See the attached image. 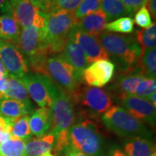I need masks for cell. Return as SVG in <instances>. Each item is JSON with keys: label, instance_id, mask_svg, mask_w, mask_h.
<instances>
[{"label": "cell", "instance_id": "obj_34", "mask_svg": "<svg viewBox=\"0 0 156 156\" xmlns=\"http://www.w3.org/2000/svg\"><path fill=\"white\" fill-rule=\"evenodd\" d=\"M11 126L12 119L0 114V143L10 137Z\"/></svg>", "mask_w": 156, "mask_h": 156}, {"label": "cell", "instance_id": "obj_28", "mask_svg": "<svg viewBox=\"0 0 156 156\" xmlns=\"http://www.w3.org/2000/svg\"><path fill=\"white\" fill-rule=\"evenodd\" d=\"M0 156H28L25 150V142L10 136L0 143Z\"/></svg>", "mask_w": 156, "mask_h": 156}, {"label": "cell", "instance_id": "obj_22", "mask_svg": "<svg viewBox=\"0 0 156 156\" xmlns=\"http://www.w3.org/2000/svg\"><path fill=\"white\" fill-rule=\"evenodd\" d=\"M21 28L14 16L3 15L0 16V39L16 45Z\"/></svg>", "mask_w": 156, "mask_h": 156}, {"label": "cell", "instance_id": "obj_2", "mask_svg": "<svg viewBox=\"0 0 156 156\" xmlns=\"http://www.w3.org/2000/svg\"><path fill=\"white\" fill-rule=\"evenodd\" d=\"M17 46L26 58L31 73L48 76L46 62L50 54L46 29L35 27L21 28Z\"/></svg>", "mask_w": 156, "mask_h": 156}, {"label": "cell", "instance_id": "obj_9", "mask_svg": "<svg viewBox=\"0 0 156 156\" xmlns=\"http://www.w3.org/2000/svg\"><path fill=\"white\" fill-rule=\"evenodd\" d=\"M141 68L137 65L133 69L124 73H116L114 78L106 87V90L115 101L134 95L136 89L144 78Z\"/></svg>", "mask_w": 156, "mask_h": 156}, {"label": "cell", "instance_id": "obj_15", "mask_svg": "<svg viewBox=\"0 0 156 156\" xmlns=\"http://www.w3.org/2000/svg\"><path fill=\"white\" fill-rule=\"evenodd\" d=\"M28 91L29 96L39 106L51 107V99L46 87L43 83L38 74L28 73L20 78Z\"/></svg>", "mask_w": 156, "mask_h": 156}, {"label": "cell", "instance_id": "obj_33", "mask_svg": "<svg viewBox=\"0 0 156 156\" xmlns=\"http://www.w3.org/2000/svg\"><path fill=\"white\" fill-rule=\"evenodd\" d=\"M134 23L142 29L147 28L153 24L151 16L145 5L141 7L134 15Z\"/></svg>", "mask_w": 156, "mask_h": 156}, {"label": "cell", "instance_id": "obj_43", "mask_svg": "<svg viewBox=\"0 0 156 156\" xmlns=\"http://www.w3.org/2000/svg\"><path fill=\"white\" fill-rule=\"evenodd\" d=\"M52 1H53V0H44L45 7H46V14H48V10H49Z\"/></svg>", "mask_w": 156, "mask_h": 156}, {"label": "cell", "instance_id": "obj_44", "mask_svg": "<svg viewBox=\"0 0 156 156\" xmlns=\"http://www.w3.org/2000/svg\"><path fill=\"white\" fill-rule=\"evenodd\" d=\"M41 156H55L54 155H53L51 152H47V153L43 154V155Z\"/></svg>", "mask_w": 156, "mask_h": 156}, {"label": "cell", "instance_id": "obj_4", "mask_svg": "<svg viewBox=\"0 0 156 156\" xmlns=\"http://www.w3.org/2000/svg\"><path fill=\"white\" fill-rule=\"evenodd\" d=\"M70 144L87 156H104L105 138L97 121L77 120L68 130Z\"/></svg>", "mask_w": 156, "mask_h": 156}, {"label": "cell", "instance_id": "obj_26", "mask_svg": "<svg viewBox=\"0 0 156 156\" xmlns=\"http://www.w3.org/2000/svg\"><path fill=\"white\" fill-rule=\"evenodd\" d=\"M101 10L105 13L108 21H113L128 15L122 0H102Z\"/></svg>", "mask_w": 156, "mask_h": 156}, {"label": "cell", "instance_id": "obj_5", "mask_svg": "<svg viewBox=\"0 0 156 156\" xmlns=\"http://www.w3.org/2000/svg\"><path fill=\"white\" fill-rule=\"evenodd\" d=\"M77 112V120L98 121L113 106L114 101L106 89L82 85L71 96Z\"/></svg>", "mask_w": 156, "mask_h": 156}, {"label": "cell", "instance_id": "obj_36", "mask_svg": "<svg viewBox=\"0 0 156 156\" xmlns=\"http://www.w3.org/2000/svg\"><path fill=\"white\" fill-rule=\"evenodd\" d=\"M0 12L3 15L14 16L13 9L9 0H0Z\"/></svg>", "mask_w": 156, "mask_h": 156}, {"label": "cell", "instance_id": "obj_31", "mask_svg": "<svg viewBox=\"0 0 156 156\" xmlns=\"http://www.w3.org/2000/svg\"><path fill=\"white\" fill-rule=\"evenodd\" d=\"M156 88V80L155 79L149 77H145L139 84L136 87L134 95L135 96L146 98L151 95L152 93H155Z\"/></svg>", "mask_w": 156, "mask_h": 156}, {"label": "cell", "instance_id": "obj_12", "mask_svg": "<svg viewBox=\"0 0 156 156\" xmlns=\"http://www.w3.org/2000/svg\"><path fill=\"white\" fill-rule=\"evenodd\" d=\"M10 4L15 19L20 28H46L47 14L35 7L28 0H13Z\"/></svg>", "mask_w": 156, "mask_h": 156}, {"label": "cell", "instance_id": "obj_39", "mask_svg": "<svg viewBox=\"0 0 156 156\" xmlns=\"http://www.w3.org/2000/svg\"><path fill=\"white\" fill-rule=\"evenodd\" d=\"M145 7L149 12L152 17L155 20L156 17V2L155 0H147L145 3Z\"/></svg>", "mask_w": 156, "mask_h": 156}, {"label": "cell", "instance_id": "obj_46", "mask_svg": "<svg viewBox=\"0 0 156 156\" xmlns=\"http://www.w3.org/2000/svg\"><path fill=\"white\" fill-rule=\"evenodd\" d=\"M9 2H12V1H13V0H9Z\"/></svg>", "mask_w": 156, "mask_h": 156}, {"label": "cell", "instance_id": "obj_38", "mask_svg": "<svg viewBox=\"0 0 156 156\" xmlns=\"http://www.w3.org/2000/svg\"><path fill=\"white\" fill-rule=\"evenodd\" d=\"M106 156H128L122 148L116 145L110 146L106 152Z\"/></svg>", "mask_w": 156, "mask_h": 156}, {"label": "cell", "instance_id": "obj_23", "mask_svg": "<svg viewBox=\"0 0 156 156\" xmlns=\"http://www.w3.org/2000/svg\"><path fill=\"white\" fill-rule=\"evenodd\" d=\"M8 87L4 94V98L18 101L29 107L34 108L28 91L23 82L18 78L7 77Z\"/></svg>", "mask_w": 156, "mask_h": 156}, {"label": "cell", "instance_id": "obj_32", "mask_svg": "<svg viewBox=\"0 0 156 156\" xmlns=\"http://www.w3.org/2000/svg\"><path fill=\"white\" fill-rule=\"evenodd\" d=\"M83 0H56L51 5L48 13L56 10L73 12Z\"/></svg>", "mask_w": 156, "mask_h": 156}, {"label": "cell", "instance_id": "obj_21", "mask_svg": "<svg viewBox=\"0 0 156 156\" xmlns=\"http://www.w3.org/2000/svg\"><path fill=\"white\" fill-rule=\"evenodd\" d=\"M34 112L31 108L18 101L6 98H0V114L7 118L14 119L17 117L30 115Z\"/></svg>", "mask_w": 156, "mask_h": 156}, {"label": "cell", "instance_id": "obj_24", "mask_svg": "<svg viewBox=\"0 0 156 156\" xmlns=\"http://www.w3.org/2000/svg\"><path fill=\"white\" fill-rule=\"evenodd\" d=\"M29 115L12 119L11 136L17 139L27 142L33 138L30 126H29Z\"/></svg>", "mask_w": 156, "mask_h": 156}, {"label": "cell", "instance_id": "obj_10", "mask_svg": "<svg viewBox=\"0 0 156 156\" xmlns=\"http://www.w3.org/2000/svg\"><path fill=\"white\" fill-rule=\"evenodd\" d=\"M0 60L9 77L20 79L29 73L28 62L16 45L0 39Z\"/></svg>", "mask_w": 156, "mask_h": 156}, {"label": "cell", "instance_id": "obj_40", "mask_svg": "<svg viewBox=\"0 0 156 156\" xmlns=\"http://www.w3.org/2000/svg\"><path fill=\"white\" fill-rule=\"evenodd\" d=\"M28 1L30 2L35 7L38 9L39 10L46 13V7H45L44 0H28Z\"/></svg>", "mask_w": 156, "mask_h": 156}, {"label": "cell", "instance_id": "obj_7", "mask_svg": "<svg viewBox=\"0 0 156 156\" xmlns=\"http://www.w3.org/2000/svg\"><path fill=\"white\" fill-rule=\"evenodd\" d=\"M76 22L73 12L56 10L48 13L45 29L50 55L62 51Z\"/></svg>", "mask_w": 156, "mask_h": 156}, {"label": "cell", "instance_id": "obj_37", "mask_svg": "<svg viewBox=\"0 0 156 156\" xmlns=\"http://www.w3.org/2000/svg\"><path fill=\"white\" fill-rule=\"evenodd\" d=\"M59 156H87L85 154L81 153L80 151L75 149L73 145L70 144L67 147L64 148Z\"/></svg>", "mask_w": 156, "mask_h": 156}, {"label": "cell", "instance_id": "obj_25", "mask_svg": "<svg viewBox=\"0 0 156 156\" xmlns=\"http://www.w3.org/2000/svg\"><path fill=\"white\" fill-rule=\"evenodd\" d=\"M138 65L141 68L142 75L149 78L156 77V50L155 48L146 49L142 52L138 60Z\"/></svg>", "mask_w": 156, "mask_h": 156}, {"label": "cell", "instance_id": "obj_30", "mask_svg": "<svg viewBox=\"0 0 156 156\" xmlns=\"http://www.w3.org/2000/svg\"><path fill=\"white\" fill-rule=\"evenodd\" d=\"M101 1L102 0H83L73 11L75 18L78 20L87 15L99 10L101 9Z\"/></svg>", "mask_w": 156, "mask_h": 156}, {"label": "cell", "instance_id": "obj_3", "mask_svg": "<svg viewBox=\"0 0 156 156\" xmlns=\"http://www.w3.org/2000/svg\"><path fill=\"white\" fill-rule=\"evenodd\" d=\"M51 99L52 126L50 132L56 138L62 132L68 131L77 121V112L71 96L60 88L48 76L38 74Z\"/></svg>", "mask_w": 156, "mask_h": 156}, {"label": "cell", "instance_id": "obj_1", "mask_svg": "<svg viewBox=\"0 0 156 156\" xmlns=\"http://www.w3.org/2000/svg\"><path fill=\"white\" fill-rule=\"evenodd\" d=\"M98 37L117 73L129 71L138 65L141 48L133 35L103 31Z\"/></svg>", "mask_w": 156, "mask_h": 156}, {"label": "cell", "instance_id": "obj_29", "mask_svg": "<svg viewBox=\"0 0 156 156\" xmlns=\"http://www.w3.org/2000/svg\"><path fill=\"white\" fill-rule=\"evenodd\" d=\"M105 30L108 32L120 33L124 34H132L134 31V21L130 17H122L106 23Z\"/></svg>", "mask_w": 156, "mask_h": 156}, {"label": "cell", "instance_id": "obj_17", "mask_svg": "<svg viewBox=\"0 0 156 156\" xmlns=\"http://www.w3.org/2000/svg\"><path fill=\"white\" fill-rule=\"evenodd\" d=\"M31 114L29 126L33 135L41 137L48 133L52 126V113L50 107H41Z\"/></svg>", "mask_w": 156, "mask_h": 156}, {"label": "cell", "instance_id": "obj_18", "mask_svg": "<svg viewBox=\"0 0 156 156\" xmlns=\"http://www.w3.org/2000/svg\"><path fill=\"white\" fill-rule=\"evenodd\" d=\"M123 151L128 156H152L155 153V145L152 139L134 136L123 142Z\"/></svg>", "mask_w": 156, "mask_h": 156}, {"label": "cell", "instance_id": "obj_16", "mask_svg": "<svg viewBox=\"0 0 156 156\" xmlns=\"http://www.w3.org/2000/svg\"><path fill=\"white\" fill-rule=\"evenodd\" d=\"M60 54L73 68L78 82L83 83L84 70L88 67V65L82 48L73 40L68 39Z\"/></svg>", "mask_w": 156, "mask_h": 156}, {"label": "cell", "instance_id": "obj_35", "mask_svg": "<svg viewBox=\"0 0 156 156\" xmlns=\"http://www.w3.org/2000/svg\"><path fill=\"white\" fill-rule=\"evenodd\" d=\"M122 2L128 15L132 17L141 7L145 5L147 0H122Z\"/></svg>", "mask_w": 156, "mask_h": 156}, {"label": "cell", "instance_id": "obj_13", "mask_svg": "<svg viewBox=\"0 0 156 156\" xmlns=\"http://www.w3.org/2000/svg\"><path fill=\"white\" fill-rule=\"evenodd\" d=\"M116 102L136 119L151 126H155V107L147 100L132 95L118 99Z\"/></svg>", "mask_w": 156, "mask_h": 156}, {"label": "cell", "instance_id": "obj_42", "mask_svg": "<svg viewBox=\"0 0 156 156\" xmlns=\"http://www.w3.org/2000/svg\"><path fill=\"white\" fill-rule=\"evenodd\" d=\"M155 95H156V94H155V93H152L151 95H150L148 97H147L146 98V100H147L148 101H149L150 103H152V104L154 106H156V98H155Z\"/></svg>", "mask_w": 156, "mask_h": 156}, {"label": "cell", "instance_id": "obj_11", "mask_svg": "<svg viewBox=\"0 0 156 156\" xmlns=\"http://www.w3.org/2000/svg\"><path fill=\"white\" fill-rule=\"evenodd\" d=\"M69 39L77 44L83 50L87 65L98 60H109L108 56L103 48L98 37L86 34L74 25L69 34Z\"/></svg>", "mask_w": 156, "mask_h": 156}, {"label": "cell", "instance_id": "obj_8", "mask_svg": "<svg viewBox=\"0 0 156 156\" xmlns=\"http://www.w3.org/2000/svg\"><path fill=\"white\" fill-rule=\"evenodd\" d=\"M46 69L48 77L70 96L83 84L78 82L73 68L60 54L48 56L46 62Z\"/></svg>", "mask_w": 156, "mask_h": 156}, {"label": "cell", "instance_id": "obj_6", "mask_svg": "<svg viewBox=\"0 0 156 156\" xmlns=\"http://www.w3.org/2000/svg\"><path fill=\"white\" fill-rule=\"evenodd\" d=\"M101 118L106 129L121 137L152 138L153 133L145 123L136 119L120 106H112Z\"/></svg>", "mask_w": 156, "mask_h": 156}, {"label": "cell", "instance_id": "obj_27", "mask_svg": "<svg viewBox=\"0 0 156 156\" xmlns=\"http://www.w3.org/2000/svg\"><path fill=\"white\" fill-rule=\"evenodd\" d=\"M135 37L140 48L141 54L146 49L155 48L156 46V25L155 23L147 28L137 30Z\"/></svg>", "mask_w": 156, "mask_h": 156}, {"label": "cell", "instance_id": "obj_19", "mask_svg": "<svg viewBox=\"0 0 156 156\" xmlns=\"http://www.w3.org/2000/svg\"><path fill=\"white\" fill-rule=\"evenodd\" d=\"M107 22L108 20L105 13L99 9L78 20L76 25L83 32L98 36L105 30Z\"/></svg>", "mask_w": 156, "mask_h": 156}, {"label": "cell", "instance_id": "obj_45", "mask_svg": "<svg viewBox=\"0 0 156 156\" xmlns=\"http://www.w3.org/2000/svg\"><path fill=\"white\" fill-rule=\"evenodd\" d=\"M152 156H156V153H154L153 154V155H152Z\"/></svg>", "mask_w": 156, "mask_h": 156}, {"label": "cell", "instance_id": "obj_41", "mask_svg": "<svg viewBox=\"0 0 156 156\" xmlns=\"http://www.w3.org/2000/svg\"><path fill=\"white\" fill-rule=\"evenodd\" d=\"M8 73H7V70L4 67L3 64L2 63L1 60H0V77H8Z\"/></svg>", "mask_w": 156, "mask_h": 156}, {"label": "cell", "instance_id": "obj_20", "mask_svg": "<svg viewBox=\"0 0 156 156\" xmlns=\"http://www.w3.org/2000/svg\"><path fill=\"white\" fill-rule=\"evenodd\" d=\"M56 138L54 134L48 133L41 137L32 138L25 143V150L28 156H41L53 151Z\"/></svg>", "mask_w": 156, "mask_h": 156}, {"label": "cell", "instance_id": "obj_14", "mask_svg": "<svg viewBox=\"0 0 156 156\" xmlns=\"http://www.w3.org/2000/svg\"><path fill=\"white\" fill-rule=\"evenodd\" d=\"M115 66L110 60H98L90 64L84 70L83 84L87 86L102 87L106 86L114 77Z\"/></svg>", "mask_w": 156, "mask_h": 156}]
</instances>
